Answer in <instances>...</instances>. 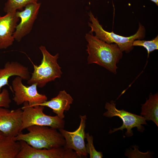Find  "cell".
I'll list each match as a JSON object with an SVG mask.
<instances>
[{
  "label": "cell",
  "mask_w": 158,
  "mask_h": 158,
  "mask_svg": "<svg viewBox=\"0 0 158 158\" xmlns=\"http://www.w3.org/2000/svg\"><path fill=\"white\" fill-rule=\"evenodd\" d=\"M85 37L88 42V64H96L116 74L117 64L123 56L118 45L115 43H107L91 33L86 34Z\"/></svg>",
  "instance_id": "obj_1"
},
{
  "label": "cell",
  "mask_w": 158,
  "mask_h": 158,
  "mask_svg": "<svg viewBox=\"0 0 158 158\" xmlns=\"http://www.w3.org/2000/svg\"><path fill=\"white\" fill-rule=\"evenodd\" d=\"M28 132L18 134L14 138L16 141L23 140L38 149H50L64 146L65 141L57 129L46 126L33 125L26 128Z\"/></svg>",
  "instance_id": "obj_2"
},
{
  "label": "cell",
  "mask_w": 158,
  "mask_h": 158,
  "mask_svg": "<svg viewBox=\"0 0 158 158\" xmlns=\"http://www.w3.org/2000/svg\"><path fill=\"white\" fill-rule=\"evenodd\" d=\"M39 49L43 56L41 63L39 66L33 63L34 71L27 83L30 85L37 83V87L42 88L47 83L60 78L62 73L57 62L59 54L53 55L42 45Z\"/></svg>",
  "instance_id": "obj_3"
},
{
  "label": "cell",
  "mask_w": 158,
  "mask_h": 158,
  "mask_svg": "<svg viewBox=\"0 0 158 158\" xmlns=\"http://www.w3.org/2000/svg\"><path fill=\"white\" fill-rule=\"evenodd\" d=\"M91 23L88 25L91 28V33L94 32L95 36L97 38L108 44H116L121 51L128 53L133 48V43L135 40L144 38L145 35V29L139 23V27L136 32L130 37H125L116 34L113 32H109L105 30L99 24L97 19L94 17L91 12L89 13Z\"/></svg>",
  "instance_id": "obj_4"
},
{
  "label": "cell",
  "mask_w": 158,
  "mask_h": 158,
  "mask_svg": "<svg viewBox=\"0 0 158 158\" xmlns=\"http://www.w3.org/2000/svg\"><path fill=\"white\" fill-rule=\"evenodd\" d=\"M23 110L22 123L20 129L21 132L25 129L33 125L47 126L59 130L64 128L65 122L57 116H49L43 112L44 107L37 105L30 106L28 102H25Z\"/></svg>",
  "instance_id": "obj_5"
},
{
  "label": "cell",
  "mask_w": 158,
  "mask_h": 158,
  "mask_svg": "<svg viewBox=\"0 0 158 158\" xmlns=\"http://www.w3.org/2000/svg\"><path fill=\"white\" fill-rule=\"evenodd\" d=\"M105 109L107 111L103 115L107 117L111 118L117 116L120 118L123 121V123L121 126L117 128H114L113 130H110V134L118 130L123 131L127 130L125 134L127 137H130L133 135L132 128L137 127L138 130L142 132L145 130L143 124H147L145 118L141 115H138L125 111L124 110H118L116 108V104L113 100L110 103L107 102L105 105Z\"/></svg>",
  "instance_id": "obj_6"
},
{
  "label": "cell",
  "mask_w": 158,
  "mask_h": 158,
  "mask_svg": "<svg viewBox=\"0 0 158 158\" xmlns=\"http://www.w3.org/2000/svg\"><path fill=\"white\" fill-rule=\"evenodd\" d=\"M16 158H79L73 150L62 146L50 149L34 148L23 140Z\"/></svg>",
  "instance_id": "obj_7"
},
{
  "label": "cell",
  "mask_w": 158,
  "mask_h": 158,
  "mask_svg": "<svg viewBox=\"0 0 158 158\" xmlns=\"http://www.w3.org/2000/svg\"><path fill=\"white\" fill-rule=\"evenodd\" d=\"M22 80L21 77L17 76L12 82L14 93L13 100L18 105L27 102L30 106L34 107L47 100V97L45 95L38 92L37 83L26 86L22 83Z\"/></svg>",
  "instance_id": "obj_8"
},
{
  "label": "cell",
  "mask_w": 158,
  "mask_h": 158,
  "mask_svg": "<svg viewBox=\"0 0 158 158\" xmlns=\"http://www.w3.org/2000/svg\"><path fill=\"white\" fill-rule=\"evenodd\" d=\"M79 117L80 119V125L75 130L70 132L64 128L58 130L65 139V144L64 146L66 148L74 150L80 158L82 157H86L88 155L86 151L85 142V129L87 118L85 115H80Z\"/></svg>",
  "instance_id": "obj_9"
},
{
  "label": "cell",
  "mask_w": 158,
  "mask_h": 158,
  "mask_svg": "<svg viewBox=\"0 0 158 158\" xmlns=\"http://www.w3.org/2000/svg\"><path fill=\"white\" fill-rule=\"evenodd\" d=\"M40 5L41 4L38 2L30 4L25 7L23 10L16 12L17 16L21 20L13 34L14 40L20 42L31 32L37 18Z\"/></svg>",
  "instance_id": "obj_10"
},
{
  "label": "cell",
  "mask_w": 158,
  "mask_h": 158,
  "mask_svg": "<svg viewBox=\"0 0 158 158\" xmlns=\"http://www.w3.org/2000/svg\"><path fill=\"white\" fill-rule=\"evenodd\" d=\"M23 110H10L0 107V131L7 136L14 138L21 133Z\"/></svg>",
  "instance_id": "obj_11"
},
{
  "label": "cell",
  "mask_w": 158,
  "mask_h": 158,
  "mask_svg": "<svg viewBox=\"0 0 158 158\" xmlns=\"http://www.w3.org/2000/svg\"><path fill=\"white\" fill-rule=\"evenodd\" d=\"M16 12L0 16V49L10 46L15 40L13 34L19 19Z\"/></svg>",
  "instance_id": "obj_12"
},
{
  "label": "cell",
  "mask_w": 158,
  "mask_h": 158,
  "mask_svg": "<svg viewBox=\"0 0 158 158\" xmlns=\"http://www.w3.org/2000/svg\"><path fill=\"white\" fill-rule=\"evenodd\" d=\"M15 75L28 80L30 78L28 67L16 61L7 62L4 68L0 69V93L2 87L6 85H8L13 92L12 87L8 84V80L10 77Z\"/></svg>",
  "instance_id": "obj_13"
},
{
  "label": "cell",
  "mask_w": 158,
  "mask_h": 158,
  "mask_svg": "<svg viewBox=\"0 0 158 158\" xmlns=\"http://www.w3.org/2000/svg\"><path fill=\"white\" fill-rule=\"evenodd\" d=\"M73 99L70 94L65 90L60 91L55 97L48 101H45L38 105L49 107L53 112L60 118L63 119L65 118L64 112L68 111L70 108Z\"/></svg>",
  "instance_id": "obj_14"
},
{
  "label": "cell",
  "mask_w": 158,
  "mask_h": 158,
  "mask_svg": "<svg viewBox=\"0 0 158 158\" xmlns=\"http://www.w3.org/2000/svg\"><path fill=\"white\" fill-rule=\"evenodd\" d=\"M20 148L19 141L0 131V158H16Z\"/></svg>",
  "instance_id": "obj_15"
},
{
  "label": "cell",
  "mask_w": 158,
  "mask_h": 158,
  "mask_svg": "<svg viewBox=\"0 0 158 158\" xmlns=\"http://www.w3.org/2000/svg\"><path fill=\"white\" fill-rule=\"evenodd\" d=\"M141 115L146 120H151L158 126V94L151 93L149 98L142 105Z\"/></svg>",
  "instance_id": "obj_16"
},
{
  "label": "cell",
  "mask_w": 158,
  "mask_h": 158,
  "mask_svg": "<svg viewBox=\"0 0 158 158\" xmlns=\"http://www.w3.org/2000/svg\"><path fill=\"white\" fill-rule=\"evenodd\" d=\"M37 2V0H8L5 4L4 11L6 13L15 12L27 5Z\"/></svg>",
  "instance_id": "obj_17"
},
{
  "label": "cell",
  "mask_w": 158,
  "mask_h": 158,
  "mask_svg": "<svg viewBox=\"0 0 158 158\" xmlns=\"http://www.w3.org/2000/svg\"><path fill=\"white\" fill-rule=\"evenodd\" d=\"M133 46H141L144 47L147 50L148 56L150 53L155 50L158 49V36L151 40H135L133 43Z\"/></svg>",
  "instance_id": "obj_18"
},
{
  "label": "cell",
  "mask_w": 158,
  "mask_h": 158,
  "mask_svg": "<svg viewBox=\"0 0 158 158\" xmlns=\"http://www.w3.org/2000/svg\"><path fill=\"white\" fill-rule=\"evenodd\" d=\"M85 138L87 143L85 144V149L87 154L90 155V158H102L103 157L102 152L97 151L93 145V138L90 135L89 133H85Z\"/></svg>",
  "instance_id": "obj_19"
},
{
  "label": "cell",
  "mask_w": 158,
  "mask_h": 158,
  "mask_svg": "<svg viewBox=\"0 0 158 158\" xmlns=\"http://www.w3.org/2000/svg\"><path fill=\"white\" fill-rule=\"evenodd\" d=\"M11 102L8 90L5 88L3 89L0 93V107L8 109Z\"/></svg>",
  "instance_id": "obj_20"
},
{
  "label": "cell",
  "mask_w": 158,
  "mask_h": 158,
  "mask_svg": "<svg viewBox=\"0 0 158 158\" xmlns=\"http://www.w3.org/2000/svg\"><path fill=\"white\" fill-rule=\"evenodd\" d=\"M151 1L154 2L157 6L158 5V0H150Z\"/></svg>",
  "instance_id": "obj_21"
},
{
  "label": "cell",
  "mask_w": 158,
  "mask_h": 158,
  "mask_svg": "<svg viewBox=\"0 0 158 158\" xmlns=\"http://www.w3.org/2000/svg\"></svg>",
  "instance_id": "obj_22"
}]
</instances>
